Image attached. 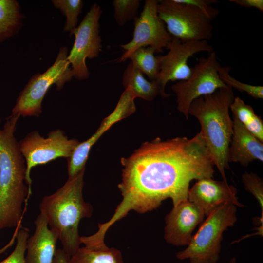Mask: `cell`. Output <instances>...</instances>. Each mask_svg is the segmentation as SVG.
<instances>
[{
    "label": "cell",
    "mask_w": 263,
    "mask_h": 263,
    "mask_svg": "<svg viewBox=\"0 0 263 263\" xmlns=\"http://www.w3.org/2000/svg\"><path fill=\"white\" fill-rule=\"evenodd\" d=\"M122 181L118 187L122 199L112 217L99 223L91 235L97 244L104 243L107 231L131 211L143 214L171 199L173 206L188 200L190 182L212 178L213 163L199 132L192 138L177 137L146 142L121 160Z\"/></svg>",
    "instance_id": "6da1fadb"
},
{
    "label": "cell",
    "mask_w": 263,
    "mask_h": 263,
    "mask_svg": "<svg viewBox=\"0 0 263 263\" xmlns=\"http://www.w3.org/2000/svg\"><path fill=\"white\" fill-rule=\"evenodd\" d=\"M19 117L12 113L0 129V232L21 225L23 205L31 193L25 161L15 136Z\"/></svg>",
    "instance_id": "7a4b0ae2"
},
{
    "label": "cell",
    "mask_w": 263,
    "mask_h": 263,
    "mask_svg": "<svg viewBox=\"0 0 263 263\" xmlns=\"http://www.w3.org/2000/svg\"><path fill=\"white\" fill-rule=\"evenodd\" d=\"M85 170L68 178L54 193L44 196L39 205L40 213L45 218L49 228L56 233L62 250L69 257L80 247V221L93 214L92 206L83 196Z\"/></svg>",
    "instance_id": "3957f363"
},
{
    "label": "cell",
    "mask_w": 263,
    "mask_h": 263,
    "mask_svg": "<svg viewBox=\"0 0 263 263\" xmlns=\"http://www.w3.org/2000/svg\"><path fill=\"white\" fill-rule=\"evenodd\" d=\"M234 98L233 89L227 86L195 99L188 110L189 115L199 121L204 143L225 181V169H229L227 153L233 125L229 110Z\"/></svg>",
    "instance_id": "277c9868"
},
{
    "label": "cell",
    "mask_w": 263,
    "mask_h": 263,
    "mask_svg": "<svg viewBox=\"0 0 263 263\" xmlns=\"http://www.w3.org/2000/svg\"><path fill=\"white\" fill-rule=\"evenodd\" d=\"M237 206L225 203L207 216L184 250L177 252L179 260L190 263H216L220 257L223 232L237 221Z\"/></svg>",
    "instance_id": "5b68a950"
},
{
    "label": "cell",
    "mask_w": 263,
    "mask_h": 263,
    "mask_svg": "<svg viewBox=\"0 0 263 263\" xmlns=\"http://www.w3.org/2000/svg\"><path fill=\"white\" fill-rule=\"evenodd\" d=\"M68 55L67 47H61L53 65L30 78L20 93L12 113L23 117L40 115L42 101L50 87L55 85L60 90L73 77Z\"/></svg>",
    "instance_id": "8992f818"
},
{
    "label": "cell",
    "mask_w": 263,
    "mask_h": 263,
    "mask_svg": "<svg viewBox=\"0 0 263 263\" xmlns=\"http://www.w3.org/2000/svg\"><path fill=\"white\" fill-rule=\"evenodd\" d=\"M157 12L172 38L180 41H208L212 20L196 6L178 0H158Z\"/></svg>",
    "instance_id": "52a82bcc"
},
{
    "label": "cell",
    "mask_w": 263,
    "mask_h": 263,
    "mask_svg": "<svg viewBox=\"0 0 263 263\" xmlns=\"http://www.w3.org/2000/svg\"><path fill=\"white\" fill-rule=\"evenodd\" d=\"M221 66L213 51L207 57L198 60L191 68V74L188 79L177 81L172 86L177 98V109L187 119L189 106L195 99L227 86L219 76Z\"/></svg>",
    "instance_id": "ba28073f"
},
{
    "label": "cell",
    "mask_w": 263,
    "mask_h": 263,
    "mask_svg": "<svg viewBox=\"0 0 263 263\" xmlns=\"http://www.w3.org/2000/svg\"><path fill=\"white\" fill-rule=\"evenodd\" d=\"M79 143L76 139H69L59 129L51 131L46 138L34 131L20 140L19 147L26 163V183L29 189L31 191L30 174L33 168L59 157L68 158Z\"/></svg>",
    "instance_id": "9c48e42d"
},
{
    "label": "cell",
    "mask_w": 263,
    "mask_h": 263,
    "mask_svg": "<svg viewBox=\"0 0 263 263\" xmlns=\"http://www.w3.org/2000/svg\"><path fill=\"white\" fill-rule=\"evenodd\" d=\"M100 6L93 4L80 24L74 30L73 46L68 55L73 77L78 80L89 78L90 72L86 59L98 56L101 51V38L99 34V19L102 14Z\"/></svg>",
    "instance_id": "30bf717a"
},
{
    "label": "cell",
    "mask_w": 263,
    "mask_h": 263,
    "mask_svg": "<svg viewBox=\"0 0 263 263\" xmlns=\"http://www.w3.org/2000/svg\"><path fill=\"white\" fill-rule=\"evenodd\" d=\"M158 0H146L142 12L134 19V30L132 39L120 47L125 50L117 62L127 60V56L136 49L150 46L157 52L167 48L172 39L165 23L157 12Z\"/></svg>",
    "instance_id": "8fae6325"
},
{
    "label": "cell",
    "mask_w": 263,
    "mask_h": 263,
    "mask_svg": "<svg viewBox=\"0 0 263 263\" xmlns=\"http://www.w3.org/2000/svg\"><path fill=\"white\" fill-rule=\"evenodd\" d=\"M168 52L157 56L160 70L157 81L162 88L169 81H180L188 79L191 74V68L188 64L189 58L196 53L213 52L214 49L208 41H187L182 42L172 38L166 48Z\"/></svg>",
    "instance_id": "7c38bea8"
},
{
    "label": "cell",
    "mask_w": 263,
    "mask_h": 263,
    "mask_svg": "<svg viewBox=\"0 0 263 263\" xmlns=\"http://www.w3.org/2000/svg\"><path fill=\"white\" fill-rule=\"evenodd\" d=\"M204 216L201 209L188 200L173 206L165 218V241L174 246L188 245L193 231Z\"/></svg>",
    "instance_id": "4fadbf2b"
},
{
    "label": "cell",
    "mask_w": 263,
    "mask_h": 263,
    "mask_svg": "<svg viewBox=\"0 0 263 263\" xmlns=\"http://www.w3.org/2000/svg\"><path fill=\"white\" fill-rule=\"evenodd\" d=\"M237 189L227 181H216L212 178L199 180L189 189L188 200L198 207L204 214L208 216L225 203L244 207L236 196Z\"/></svg>",
    "instance_id": "5bb4252c"
},
{
    "label": "cell",
    "mask_w": 263,
    "mask_h": 263,
    "mask_svg": "<svg viewBox=\"0 0 263 263\" xmlns=\"http://www.w3.org/2000/svg\"><path fill=\"white\" fill-rule=\"evenodd\" d=\"M34 234L29 236L25 252L26 263H53L58 237L39 213L35 222Z\"/></svg>",
    "instance_id": "9a60e30c"
},
{
    "label": "cell",
    "mask_w": 263,
    "mask_h": 263,
    "mask_svg": "<svg viewBox=\"0 0 263 263\" xmlns=\"http://www.w3.org/2000/svg\"><path fill=\"white\" fill-rule=\"evenodd\" d=\"M233 133L227 160L244 167L254 160L263 161V142L252 134L233 116Z\"/></svg>",
    "instance_id": "2e32d148"
},
{
    "label": "cell",
    "mask_w": 263,
    "mask_h": 263,
    "mask_svg": "<svg viewBox=\"0 0 263 263\" xmlns=\"http://www.w3.org/2000/svg\"><path fill=\"white\" fill-rule=\"evenodd\" d=\"M122 84L125 88L129 87L136 98L139 97L150 101L158 95L162 97H169L157 80L146 79L143 74L135 68L130 62L125 69L122 76Z\"/></svg>",
    "instance_id": "e0dca14e"
},
{
    "label": "cell",
    "mask_w": 263,
    "mask_h": 263,
    "mask_svg": "<svg viewBox=\"0 0 263 263\" xmlns=\"http://www.w3.org/2000/svg\"><path fill=\"white\" fill-rule=\"evenodd\" d=\"M23 18L18 1L0 0V43L19 32Z\"/></svg>",
    "instance_id": "ac0fdd59"
},
{
    "label": "cell",
    "mask_w": 263,
    "mask_h": 263,
    "mask_svg": "<svg viewBox=\"0 0 263 263\" xmlns=\"http://www.w3.org/2000/svg\"><path fill=\"white\" fill-rule=\"evenodd\" d=\"M135 96L130 90H124L113 111L102 121L96 131L89 138L93 144L114 124L128 117L135 111Z\"/></svg>",
    "instance_id": "d6986e66"
},
{
    "label": "cell",
    "mask_w": 263,
    "mask_h": 263,
    "mask_svg": "<svg viewBox=\"0 0 263 263\" xmlns=\"http://www.w3.org/2000/svg\"><path fill=\"white\" fill-rule=\"evenodd\" d=\"M230 110L233 116L237 118L244 127L263 142V121L257 115L253 108L246 104L239 97H235Z\"/></svg>",
    "instance_id": "ffe728a7"
},
{
    "label": "cell",
    "mask_w": 263,
    "mask_h": 263,
    "mask_svg": "<svg viewBox=\"0 0 263 263\" xmlns=\"http://www.w3.org/2000/svg\"><path fill=\"white\" fill-rule=\"evenodd\" d=\"M156 50L150 46L142 47L133 51L127 57L133 66L147 76L150 81L156 80L160 70V61L155 56Z\"/></svg>",
    "instance_id": "44dd1931"
},
{
    "label": "cell",
    "mask_w": 263,
    "mask_h": 263,
    "mask_svg": "<svg viewBox=\"0 0 263 263\" xmlns=\"http://www.w3.org/2000/svg\"><path fill=\"white\" fill-rule=\"evenodd\" d=\"M69 263H124L121 251L115 248L94 249L85 246L69 258Z\"/></svg>",
    "instance_id": "7402d4cb"
},
{
    "label": "cell",
    "mask_w": 263,
    "mask_h": 263,
    "mask_svg": "<svg viewBox=\"0 0 263 263\" xmlns=\"http://www.w3.org/2000/svg\"><path fill=\"white\" fill-rule=\"evenodd\" d=\"M54 6L59 9L66 20L63 30L71 35L77 27L78 17L82 12L83 2L81 0H53Z\"/></svg>",
    "instance_id": "603a6c76"
},
{
    "label": "cell",
    "mask_w": 263,
    "mask_h": 263,
    "mask_svg": "<svg viewBox=\"0 0 263 263\" xmlns=\"http://www.w3.org/2000/svg\"><path fill=\"white\" fill-rule=\"evenodd\" d=\"M229 66H221L219 69V76L222 81L227 86L235 89L241 92H245L255 99L263 98V87L253 85L242 82L232 77L229 72Z\"/></svg>",
    "instance_id": "cb8c5ba5"
},
{
    "label": "cell",
    "mask_w": 263,
    "mask_h": 263,
    "mask_svg": "<svg viewBox=\"0 0 263 263\" xmlns=\"http://www.w3.org/2000/svg\"><path fill=\"white\" fill-rule=\"evenodd\" d=\"M141 3L140 0H114V18L120 26H124L127 22L133 20L137 17Z\"/></svg>",
    "instance_id": "d4e9b609"
},
{
    "label": "cell",
    "mask_w": 263,
    "mask_h": 263,
    "mask_svg": "<svg viewBox=\"0 0 263 263\" xmlns=\"http://www.w3.org/2000/svg\"><path fill=\"white\" fill-rule=\"evenodd\" d=\"M21 225L18 227L16 237V244L14 249L0 263H26L25 252L30 234L29 229Z\"/></svg>",
    "instance_id": "484cf974"
},
{
    "label": "cell",
    "mask_w": 263,
    "mask_h": 263,
    "mask_svg": "<svg viewBox=\"0 0 263 263\" xmlns=\"http://www.w3.org/2000/svg\"><path fill=\"white\" fill-rule=\"evenodd\" d=\"M242 182L246 191L258 200L263 217V181L256 174L245 172L242 176Z\"/></svg>",
    "instance_id": "4316f807"
},
{
    "label": "cell",
    "mask_w": 263,
    "mask_h": 263,
    "mask_svg": "<svg viewBox=\"0 0 263 263\" xmlns=\"http://www.w3.org/2000/svg\"><path fill=\"white\" fill-rule=\"evenodd\" d=\"M190 4L201 10L212 21L219 14V9L212 6L219 1L216 0H178Z\"/></svg>",
    "instance_id": "83f0119b"
},
{
    "label": "cell",
    "mask_w": 263,
    "mask_h": 263,
    "mask_svg": "<svg viewBox=\"0 0 263 263\" xmlns=\"http://www.w3.org/2000/svg\"><path fill=\"white\" fill-rule=\"evenodd\" d=\"M229 1L242 7L254 8L263 12V0H230Z\"/></svg>",
    "instance_id": "f1b7e54d"
},
{
    "label": "cell",
    "mask_w": 263,
    "mask_h": 263,
    "mask_svg": "<svg viewBox=\"0 0 263 263\" xmlns=\"http://www.w3.org/2000/svg\"><path fill=\"white\" fill-rule=\"evenodd\" d=\"M69 257L62 249H56L53 263H69Z\"/></svg>",
    "instance_id": "f546056e"
},
{
    "label": "cell",
    "mask_w": 263,
    "mask_h": 263,
    "mask_svg": "<svg viewBox=\"0 0 263 263\" xmlns=\"http://www.w3.org/2000/svg\"><path fill=\"white\" fill-rule=\"evenodd\" d=\"M11 242L9 243V244L6 245L5 246H4L3 248L0 249V254L2 253L5 250H6V249L11 244Z\"/></svg>",
    "instance_id": "4dcf8cb0"
},
{
    "label": "cell",
    "mask_w": 263,
    "mask_h": 263,
    "mask_svg": "<svg viewBox=\"0 0 263 263\" xmlns=\"http://www.w3.org/2000/svg\"><path fill=\"white\" fill-rule=\"evenodd\" d=\"M229 263H236V259L234 257L232 258L229 261Z\"/></svg>",
    "instance_id": "1f68e13d"
},
{
    "label": "cell",
    "mask_w": 263,
    "mask_h": 263,
    "mask_svg": "<svg viewBox=\"0 0 263 263\" xmlns=\"http://www.w3.org/2000/svg\"></svg>",
    "instance_id": "d6a6232c"
}]
</instances>
